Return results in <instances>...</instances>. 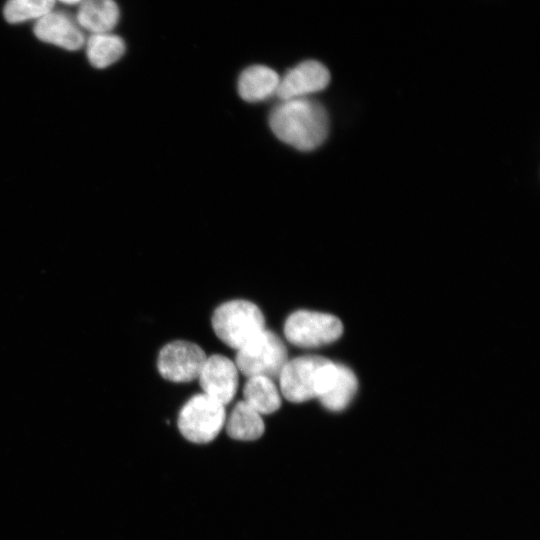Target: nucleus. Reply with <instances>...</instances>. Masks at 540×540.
Listing matches in <instances>:
<instances>
[{
  "instance_id": "f257e3e1",
  "label": "nucleus",
  "mask_w": 540,
  "mask_h": 540,
  "mask_svg": "<svg viewBox=\"0 0 540 540\" xmlns=\"http://www.w3.org/2000/svg\"><path fill=\"white\" fill-rule=\"evenodd\" d=\"M269 125L282 142L300 150L319 147L329 132V117L323 105L313 99L280 101L270 112Z\"/></svg>"
},
{
  "instance_id": "f03ea898",
  "label": "nucleus",
  "mask_w": 540,
  "mask_h": 540,
  "mask_svg": "<svg viewBox=\"0 0 540 540\" xmlns=\"http://www.w3.org/2000/svg\"><path fill=\"white\" fill-rule=\"evenodd\" d=\"M336 364L327 358L305 355L288 360L280 375V389L290 402L301 403L318 398L329 387Z\"/></svg>"
},
{
  "instance_id": "7ed1b4c3",
  "label": "nucleus",
  "mask_w": 540,
  "mask_h": 540,
  "mask_svg": "<svg viewBox=\"0 0 540 540\" xmlns=\"http://www.w3.org/2000/svg\"><path fill=\"white\" fill-rule=\"evenodd\" d=\"M212 327L222 342L238 350L265 329V319L254 303L232 300L215 309Z\"/></svg>"
},
{
  "instance_id": "20e7f679",
  "label": "nucleus",
  "mask_w": 540,
  "mask_h": 540,
  "mask_svg": "<svg viewBox=\"0 0 540 540\" xmlns=\"http://www.w3.org/2000/svg\"><path fill=\"white\" fill-rule=\"evenodd\" d=\"M287 361L285 344L277 334L266 329L238 349L235 357L236 367L248 378H279Z\"/></svg>"
},
{
  "instance_id": "39448f33",
  "label": "nucleus",
  "mask_w": 540,
  "mask_h": 540,
  "mask_svg": "<svg viewBox=\"0 0 540 540\" xmlns=\"http://www.w3.org/2000/svg\"><path fill=\"white\" fill-rule=\"evenodd\" d=\"M226 418L224 405L206 394H197L181 408L180 433L190 442L205 444L216 438Z\"/></svg>"
},
{
  "instance_id": "423d86ee",
  "label": "nucleus",
  "mask_w": 540,
  "mask_h": 540,
  "mask_svg": "<svg viewBox=\"0 0 540 540\" xmlns=\"http://www.w3.org/2000/svg\"><path fill=\"white\" fill-rule=\"evenodd\" d=\"M343 332L342 322L334 315L298 310L286 319L284 334L295 346L319 347L337 340Z\"/></svg>"
},
{
  "instance_id": "0eeeda50",
  "label": "nucleus",
  "mask_w": 540,
  "mask_h": 540,
  "mask_svg": "<svg viewBox=\"0 0 540 540\" xmlns=\"http://www.w3.org/2000/svg\"><path fill=\"white\" fill-rule=\"evenodd\" d=\"M206 359L199 345L176 340L160 350L157 367L161 376L169 381L190 382L199 377Z\"/></svg>"
},
{
  "instance_id": "6e6552de",
  "label": "nucleus",
  "mask_w": 540,
  "mask_h": 540,
  "mask_svg": "<svg viewBox=\"0 0 540 540\" xmlns=\"http://www.w3.org/2000/svg\"><path fill=\"white\" fill-rule=\"evenodd\" d=\"M330 82L328 69L316 60H306L291 68L279 81L277 97L282 100L306 98Z\"/></svg>"
},
{
  "instance_id": "1a4fd4ad",
  "label": "nucleus",
  "mask_w": 540,
  "mask_h": 540,
  "mask_svg": "<svg viewBox=\"0 0 540 540\" xmlns=\"http://www.w3.org/2000/svg\"><path fill=\"white\" fill-rule=\"evenodd\" d=\"M198 378L204 394L222 405L228 404L235 396L238 370L236 365L223 355L208 357Z\"/></svg>"
},
{
  "instance_id": "9d476101",
  "label": "nucleus",
  "mask_w": 540,
  "mask_h": 540,
  "mask_svg": "<svg viewBox=\"0 0 540 540\" xmlns=\"http://www.w3.org/2000/svg\"><path fill=\"white\" fill-rule=\"evenodd\" d=\"M34 34L43 42L71 51L80 49L85 42L83 30L76 18L62 11H51L38 19Z\"/></svg>"
},
{
  "instance_id": "9b49d317",
  "label": "nucleus",
  "mask_w": 540,
  "mask_h": 540,
  "mask_svg": "<svg viewBox=\"0 0 540 540\" xmlns=\"http://www.w3.org/2000/svg\"><path fill=\"white\" fill-rule=\"evenodd\" d=\"M280 76L270 67L253 65L245 70L238 79V92L248 102H260L277 93Z\"/></svg>"
},
{
  "instance_id": "f8f14e48",
  "label": "nucleus",
  "mask_w": 540,
  "mask_h": 540,
  "mask_svg": "<svg viewBox=\"0 0 540 540\" xmlns=\"http://www.w3.org/2000/svg\"><path fill=\"white\" fill-rule=\"evenodd\" d=\"M119 8L113 0H82L76 21L91 34L109 33L117 24Z\"/></svg>"
},
{
  "instance_id": "ddd939ff",
  "label": "nucleus",
  "mask_w": 540,
  "mask_h": 540,
  "mask_svg": "<svg viewBox=\"0 0 540 540\" xmlns=\"http://www.w3.org/2000/svg\"><path fill=\"white\" fill-rule=\"evenodd\" d=\"M265 430L260 414L244 400L232 409L227 424V434L236 440L253 441L260 438Z\"/></svg>"
},
{
  "instance_id": "4468645a",
  "label": "nucleus",
  "mask_w": 540,
  "mask_h": 540,
  "mask_svg": "<svg viewBox=\"0 0 540 540\" xmlns=\"http://www.w3.org/2000/svg\"><path fill=\"white\" fill-rule=\"evenodd\" d=\"M356 390L357 378L353 371L342 364H336L328 389L318 399L326 409L341 411L350 403Z\"/></svg>"
},
{
  "instance_id": "2eb2a0df",
  "label": "nucleus",
  "mask_w": 540,
  "mask_h": 540,
  "mask_svg": "<svg viewBox=\"0 0 540 540\" xmlns=\"http://www.w3.org/2000/svg\"><path fill=\"white\" fill-rule=\"evenodd\" d=\"M244 401L259 414H271L281 406L278 389L272 379L250 377L243 388Z\"/></svg>"
},
{
  "instance_id": "dca6fc26",
  "label": "nucleus",
  "mask_w": 540,
  "mask_h": 540,
  "mask_svg": "<svg viewBox=\"0 0 540 540\" xmlns=\"http://www.w3.org/2000/svg\"><path fill=\"white\" fill-rule=\"evenodd\" d=\"M87 57L96 68H105L119 60L125 52L121 37L109 33L91 34L87 40Z\"/></svg>"
},
{
  "instance_id": "f3484780",
  "label": "nucleus",
  "mask_w": 540,
  "mask_h": 540,
  "mask_svg": "<svg viewBox=\"0 0 540 540\" xmlns=\"http://www.w3.org/2000/svg\"><path fill=\"white\" fill-rule=\"evenodd\" d=\"M55 0H9L4 8V16L10 23L30 19H40L52 11Z\"/></svg>"
},
{
  "instance_id": "a211bd4d",
  "label": "nucleus",
  "mask_w": 540,
  "mask_h": 540,
  "mask_svg": "<svg viewBox=\"0 0 540 540\" xmlns=\"http://www.w3.org/2000/svg\"><path fill=\"white\" fill-rule=\"evenodd\" d=\"M63 3H66V4H76V3H79L81 2L82 0H59Z\"/></svg>"
}]
</instances>
